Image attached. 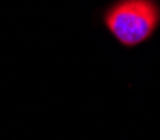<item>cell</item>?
Returning <instances> with one entry per match:
<instances>
[{"instance_id":"1","label":"cell","mask_w":160,"mask_h":140,"mask_svg":"<svg viewBox=\"0 0 160 140\" xmlns=\"http://www.w3.org/2000/svg\"><path fill=\"white\" fill-rule=\"evenodd\" d=\"M103 25L123 47L142 46L160 25L157 0H116L103 12Z\"/></svg>"}]
</instances>
